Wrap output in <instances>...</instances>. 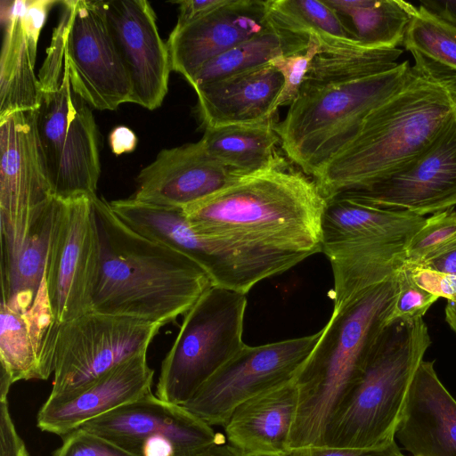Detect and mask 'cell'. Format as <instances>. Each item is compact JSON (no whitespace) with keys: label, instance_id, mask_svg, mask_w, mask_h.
<instances>
[{"label":"cell","instance_id":"cell-40","mask_svg":"<svg viewBox=\"0 0 456 456\" xmlns=\"http://www.w3.org/2000/svg\"><path fill=\"white\" fill-rule=\"evenodd\" d=\"M60 4L54 0H25L22 22L30 43L37 46L41 30L47 15L53 5Z\"/></svg>","mask_w":456,"mask_h":456},{"label":"cell","instance_id":"cell-29","mask_svg":"<svg viewBox=\"0 0 456 456\" xmlns=\"http://www.w3.org/2000/svg\"><path fill=\"white\" fill-rule=\"evenodd\" d=\"M308 45L307 35L283 29L270 20L260 33L207 62L189 84L196 90L210 82L268 64L278 56L305 51Z\"/></svg>","mask_w":456,"mask_h":456},{"label":"cell","instance_id":"cell-42","mask_svg":"<svg viewBox=\"0 0 456 456\" xmlns=\"http://www.w3.org/2000/svg\"><path fill=\"white\" fill-rule=\"evenodd\" d=\"M111 151L116 155L132 152L137 145V137L133 130L126 126H118L109 135Z\"/></svg>","mask_w":456,"mask_h":456},{"label":"cell","instance_id":"cell-23","mask_svg":"<svg viewBox=\"0 0 456 456\" xmlns=\"http://www.w3.org/2000/svg\"><path fill=\"white\" fill-rule=\"evenodd\" d=\"M283 85L270 63L206 84L195 90L201 121L207 128L273 118Z\"/></svg>","mask_w":456,"mask_h":456},{"label":"cell","instance_id":"cell-16","mask_svg":"<svg viewBox=\"0 0 456 456\" xmlns=\"http://www.w3.org/2000/svg\"><path fill=\"white\" fill-rule=\"evenodd\" d=\"M151 237L200 266L214 286L247 294L257 282L281 273L306 257L232 242L193 230L181 209H166L152 222Z\"/></svg>","mask_w":456,"mask_h":456},{"label":"cell","instance_id":"cell-18","mask_svg":"<svg viewBox=\"0 0 456 456\" xmlns=\"http://www.w3.org/2000/svg\"><path fill=\"white\" fill-rule=\"evenodd\" d=\"M114 43L129 77L130 102L155 110L168 90L169 51L146 0L102 1Z\"/></svg>","mask_w":456,"mask_h":456},{"label":"cell","instance_id":"cell-25","mask_svg":"<svg viewBox=\"0 0 456 456\" xmlns=\"http://www.w3.org/2000/svg\"><path fill=\"white\" fill-rule=\"evenodd\" d=\"M24 4L25 0L1 1L0 116L37 110L40 103L35 74L37 46L30 43L23 27Z\"/></svg>","mask_w":456,"mask_h":456},{"label":"cell","instance_id":"cell-11","mask_svg":"<svg viewBox=\"0 0 456 456\" xmlns=\"http://www.w3.org/2000/svg\"><path fill=\"white\" fill-rule=\"evenodd\" d=\"M93 197L55 198L45 268L54 323L91 311L101 259Z\"/></svg>","mask_w":456,"mask_h":456},{"label":"cell","instance_id":"cell-5","mask_svg":"<svg viewBox=\"0 0 456 456\" xmlns=\"http://www.w3.org/2000/svg\"><path fill=\"white\" fill-rule=\"evenodd\" d=\"M397 292L396 273L334 307L318 342L295 378L298 403L289 448L323 445L327 425L362 376L388 323Z\"/></svg>","mask_w":456,"mask_h":456},{"label":"cell","instance_id":"cell-7","mask_svg":"<svg viewBox=\"0 0 456 456\" xmlns=\"http://www.w3.org/2000/svg\"><path fill=\"white\" fill-rule=\"evenodd\" d=\"M426 217L383 209L342 193L326 198L321 251L334 278V307L395 275L405 265V249Z\"/></svg>","mask_w":456,"mask_h":456},{"label":"cell","instance_id":"cell-30","mask_svg":"<svg viewBox=\"0 0 456 456\" xmlns=\"http://www.w3.org/2000/svg\"><path fill=\"white\" fill-rule=\"evenodd\" d=\"M43 334L20 312L0 306V395L15 382L45 379L42 366Z\"/></svg>","mask_w":456,"mask_h":456},{"label":"cell","instance_id":"cell-39","mask_svg":"<svg viewBox=\"0 0 456 456\" xmlns=\"http://www.w3.org/2000/svg\"><path fill=\"white\" fill-rule=\"evenodd\" d=\"M0 456H29L11 417L7 395H0Z\"/></svg>","mask_w":456,"mask_h":456},{"label":"cell","instance_id":"cell-28","mask_svg":"<svg viewBox=\"0 0 456 456\" xmlns=\"http://www.w3.org/2000/svg\"><path fill=\"white\" fill-rule=\"evenodd\" d=\"M363 48H398L417 12L403 0H324Z\"/></svg>","mask_w":456,"mask_h":456},{"label":"cell","instance_id":"cell-2","mask_svg":"<svg viewBox=\"0 0 456 456\" xmlns=\"http://www.w3.org/2000/svg\"><path fill=\"white\" fill-rule=\"evenodd\" d=\"M411 55L407 82L364 118L314 178L325 198L397 173L456 118V72Z\"/></svg>","mask_w":456,"mask_h":456},{"label":"cell","instance_id":"cell-9","mask_svg":"<svg viewBox=\"0 0 456 456\" xmlns=\"http://www.w3.org/2000/svg\"><path fill=\"white\" fill-rule=\"evenodd\" d=\"M160 324L88 311L53 323L42 346L45 379L53 375L47 401L63 399L129 358L147 352Z\"/></svg>","mask_w":456,"mask_h":456},{"label":"cell","instance_id":"cell-46","mask_svg":"<svg viewBox=\"0 0 456 456\" xmlns=\"http://www.w3.org/2000/svg\"><path fill=\"white\" fill-rule=\"evenodd\" d=\"M444 312L447 324L456 334V303L448 301Z\"/></svg>","mask_w":456,"mask_h":456},{"label":"cell","instance_id":"cell-38","mask_svg":"<svg viewBox=\"0 0 456 456\" xmlns=\"http://www.w3.org/2000/svg\"><path fill=\"white\" fill-rule=\"evenodd\" d=\"M408 268L419 287L438 298L444 297L456 303V273H441L420 266Z\"/></svg>","mask_w":456,"mask_h":456},{"label":"cell","instance_id":"cell-37","mask_svg":"<svg viewBox=\"0 0 456 456\" xmlns=\"http://www.w3.org/2000/svg\"><path fill=\"white\" fill-rule=\"evenodd\" d=\"M280 456H405L395 442L376 448H343L307 445L289 448Z\"/></svg>","mask_w":456,"mask_h":456},{"label":"cell","instance_id":"cell-26","mask_svg":"<svg viewBox=\"0 0 456 456\" xmlns=\"http://www.w3.org/2000/svg\"><path fill=\"white\" fill-rule=\"evenodd\" d=\"M55 198L25 240L11 248L1 247V303L26 313L45 289V268Z\"/></svg>","mask_w":456,"mask_h":456},{"label":"cell","instance_id":"cell-45","mask_svg":"<svg viewBox=\"0 0 456 456\" xmlns=\"http://www.w3.org/2000/svg\"><path fill=\"white\" fill-rule=\"evenodd\" d=\"M193 456H247L230 445L227 442L210 445Z\"/></svg>","mask_w":456,"mask_h":456},{"label":"cell","instance_id":"cell-13","mask_svg":"<svg viewBox=\"0 0 456 456\" xmlns=\"http://www.w3.org/2000/svg\"><path fill=\"white\" fill-rule=\"evenodd\" d=\"M1 247L20 244L54 197L37 110L0 116Z\"/></svg>","mask_w":456,"mask_h":456},{"label":"cell","instance_id":"cell-6","mask_svg":"<svg viewBox=\"0 0 456 456\" xmlns=\"http://www.w3.org/2000/svg\"><path fill=\"white\" fill-rule=\"evenodd\" d=\"M430 344L423 318L388 322L329 421L323 445L376 448L395 442L411 381Z\"/></svg>","mask_w":456,"mask_h":456},{"label":"cell","instance_id":"cell-10","mask_svg":"<svg viewBox=\"0 0 456 456\" xmlns=\"http://www.w3.org/2000/svg\"><path fill=\"white\" fill-rule=\"evenodd\" d=\"M246 295L213 285L184 314L161 363L159 399L183 405L244 346Z\"/></svg>","mask_w":456,"mask_h":456},{"label":"cell","instance_id":"cell-1","mask_svg":"<svg viewBox=\"0 0 456 456\" xmlns=\"http://www.w3.org/2000/svg\"><path fill=\"white\" fill-rule=\"evenodd\" d=\"M399 48L324 52L274 129L289 159L314 178L355 135L364 118L409 79Z\"/></svg>","mask_w":456,"mask_h":456},{"label":"cell","instance_id":"cell-43","mask_svg":"<svg viewBox=\"0 0 456 456\" xmlns=\"http://www.w3.org/2000/svg\"><path fill=\"white\" fill-rule=\"evenodd\" d=\"M419 4L456 27V1L427 0Z\"/></svg>","mask_w":456,"mask_h":456},{"label":"cell","instance_id":"cell-27","mask_svg":"<svg viewBox=\"0 0 456 456\" xmlns=\"http://www.w3.org/2000/svg\"><path fill=\"white\" fill-rule=\"evenodd\" d=\"M273 118L254 124L207 127L200 139L206 151L244 175L289 168L279 151L281 140Z\"/></svg>","mask_w":456,"mask_h":456},{"label":"cell","instance_id":"cell-34","mask_svg":"<svg viewBox=\"0 0 456 456\" xmlns=\"http://www.w3.org/2000/svg\"><path fill=\"white\" fill-rule=\"evenodd\" d=\"M324 52L327 51L317 39L309 37V45L305 51L278 56L269 62L282 75L284 79L283 89L276 103L277 109L292 104L300 91L314 59Z\"/></svg>","mask_w":456,"mask_h":456},{"label":"cell","instance_id":"cell-24","mask_svg":"<svg viewBox=\"0 0 456 456\" xmlns=\"http://www.w3.org/2000/svg\"><path fill=\"white\" fill-rule=\"evenodd\" d=\"M297 403L295 379L242 403L223 426L227 443L247 456H280L289 449Z\"/></svg>","mask_w":456,"mask_h":456},{"label":"cell","instance_id":"cell-33","mask_svg":"<svg viewBox=\"0 0 456 456\" xmlns=\"http://www.w3.org/2000/svg\"><path fill=\"white\" fill-rule=\"evenodd\" d=\"M456 249V211L450 208L426 217L405 249V266H419Z\"/></svg>","mask_w":456,"mask_h":456},{"label":"cell","instance_id":"cell-35","mask_svg":"<svg viewBox=\"0 0 456 456\" xmlns=\"http://www.w3.org/2000/svg\"><path fill=\"white\" fill-rule=\"evenodd\" d=\"M397 278L398 292L388 322L422 318L438 297L419 287L405 265L397 272Z\"/></svg>","mask_w":456,"mask_h":456},{"label":"cell","instance_id":"cell-12","mask_svg":"<svg viewBox=\"0 0 456 456\" xmlns=\"http://www.w3.org/2000/svg\"><path fill=\"white\" fill-rule=\"evenodd\" d=\"M322 332L244 345L182 406L210 426H224L242 403L295 379Z\"/></svg>","mask_w":456,"mask_h":456},{"label":"cell","instance_id":"cell-8","mask_svg":"<svg viewBox=\"0 0 456 456\" xmlns=\"http://www.w3.org/2000/svg\"><path fill=\"white\" fill-rule=\"evenodd\" d=\"M64 38L60 16L37 75L41 97L37 127L53 195L69 200L97 195L101 164L94 118L71 86Z\"/></svg>","mask_w":456,"mask_h":456},{"label":"cell","instance_id":"cell-36","mask_svg":"<svg viewBox=\"0 0 456 456\" xmlns=\"http://www.w3.org/2000/svg\"><path fill=\"white\" fill-rule=\"evenodd\" d=\"M53 456H135L110 441L78 428L62 436Z\"/></svg>","mask_w":456,"mask_h":456},{"label":"cell","instance_id":"cell-15","mask_svg":"<svg viewBox=\"0 0 456 456\" xmlns=\"http://www.w3.org/2000/svg\"><path fill=\"white\" fill-rule=\"evenodd\" d=\"M65 62L73 90L90 107L115 110L130 102L132 86L114 43L102 1H60Z\"/></svg>","mask_w":456,"mask_h":456},{"label":"cell","instance_id":"cell-3","mask_svg":"<svg viewBox=\"0 0 456 456\" xmlns=\"http://www.w3.org/2000/svg\"><path fill=\"white\" fill-rule=\"evenodd\" d=\"M92 200L101 259L91 310L165 326L213 286L189 257L134 231L104 199Z\"/></svg>","mask_w":456,"mask_h":456},{"label":"cell","instance_id":"cell-31","mask_svg":"<svg viewBox=\"0 0 456 456\" xmlns=\"http://www.w3.org/2000/svg\"><path fill=\"white\" fill-rule=\"evenodd\" d=\"M268 17L274 25L317 39L327 52H345L358 45L337 12L323 1L270 0Z\"/></svg>","mask_w":456,"mask_h":456},{"label":"cell","instance_id":"cell-14","mask_svg":"<svg viewBox=\"0 0 456 456\" xmlns=\"http://www.w3.org/2000/svg\"><path fill=\"white\" fill-rule=\"evenodd\" d=\"M211 427L183 406L150 391L80 428L135 456H193L226 442L225 436Z\"/></svg>","mask_w":456,"mask_h":456},{"label":"cell","instance_id":"cell-41","mask_svg":"<svg viewBox=\"0 0 456 456\" xmlns=\"http://www.w3.org/2000/svg\"><path fill=\"white\" fill-rule=\"evenodd\" d=\"M229 0H183L178 1L179 14L175 28H180L191 23L217 8L227 4Z\"/></svg>","mask_w":456,"mask_h":456},{"label":"cell","instance_id":"cell-32","mask_svg":"<svg viewBox=\"0 0 456 456\" xmlns=\"http://www.w3.org/2000/svg\"><path fill=\"white\" fill-rule=\"evenodd\" d=\"M402 45L456 72V27L419 4Z\"/></svg>","mask_w":456,"mask_h":456},{"label":"cell","instance_id":"cell-22","mask_svg":"<svg viewBox=\"0 0 456 456\" xmlns=\"http://www.w3.org/2000/svg\"><path fill=\"white\" fill-rule=\"evenodd\" d=\"M423 360L411 381L395 440L412 456H456V400Z\"/></svg>","mask_w":456,"mask_h":456},{"label":"cell","instance_id":"cell-21","mask_svg":"<svg viewBox=\"0 0 456 456\" xmlns=\"http://www.w3.org/2000/svg\"><path fill=\"white\" fill-rule=\"evenodd\" d=\"M153 376L147 352L138 354L76 393L57 401L46 400L37 416V428L62 437L151 391Z\"/></svg>","mask_w":456,"mask_h":456},{"label":"cell","instance_id":"cell-17","mask_svg":"<svg viewBox=\"0 0 456 456\" xmlns=\"http://www.w3.org/2000/svg\"><path fill=\"white\" fill-rule=\"evenodd\" d=\"M338 193L375 208L422 216L454 208L456 118L426 151L397 173Z\"/></svg>","mask_w":456,"mask_h":456},{"label":"cell","instance_id":"cell-44","mask_svg":"<svg viewBox=\"0 0 456 456\" xmlns=\"http://www.w3.org/2000/svg\"><path fill=\"white\" fill-rule=\"evenodd\" d=\"M419 266L441 273H456V249L430 259Z\"/></svg>","mask_w":456,"mask_h":456},{"label":"cell","instance_id":"cell-4","mask_svg":"<svg viewBox=\"0 0 456 456\" xmlns=\"http://www.w3.org/2000/svg\"><path fill=\"white\" fill-rule=\"evenodd\" d=\"M325 206L314 179L289 167L246 176L182 209L200 233L309 256L321 251Z\"/></svg>","mask_w":456,"mask_h":456},{"label":"cell","instance_id":"cell-20","mask_svg":"<svg viewBox=\"0 0 456 456\" xmlns=\"http://www.w3.org/2000/svg\"><path fill=\"white\" fill-rule=\"evenodd\" d=\"M269 24L267 1L229 0L208 15L173 28L167 41L171 69L189 82L207 62Z\"/></svg>","mask_w":456,"mask_h":456},{"label":"cell","instance_id":"cell-19","mask_svg":"<svg viewBox=\"0 0 456 456\" xmlns=\"http://www.w3.org/2000/svg\"><path fill=\"white\" fill-rule=\"evenodd\" d=\"M246 176L211 157L200 140L160 151L138 174L136 191L131 197L148 204L183 208Z\"/></svg>","mask_w":456,"mask_h":456}]
</instances>
